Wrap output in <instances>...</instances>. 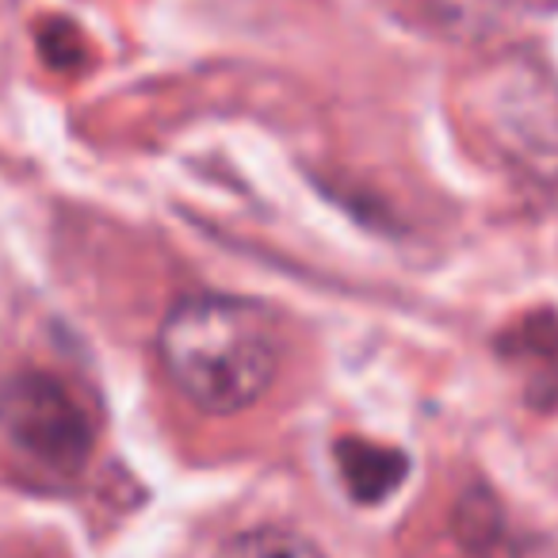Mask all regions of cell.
Returning <instances> with one entry per match:
<instances>
[{
    "label": "cell",
    "mask_w": 558,
    "mask_h": 558,
    "mask_svg": "<svg viewBox=\"0 0 558 558\" xmlns=\"http://www.w3.org/2000/svg\"><path fill=\"white\" fill-rule=\"evenodd\" d=\"M0 433L47 471H81L93 456V421L62 379L16 372L0 383Z\"/></svg>",
    "instance_id": "3"
},
{
    "label": "cell",
    "mask_w": 558,
    "mask_h": 558,
    "mask_svg": "<svg viewBox=\"0 0 558 558\" xmlns=\"http://www.w3.org/2000/svg\"><path fill=\"white\" fill-rule=\"evenodd\" d=\"M337 466H341V478L349 486V494L364 505H375L383 497H390L402 486L405 471H410V459L398 448H383V444L360 440V436H344L333 448Z\"/></svg>",
    "instance_id": "4"
},
{
    "label": "cell",
    "mask_w": 558,
    "mask_h": 558,
    "mask_svg": "<svg viewBox=\"0 0 558 558\" xmlns=\"http://www.w3.org/2000/svg\"><path fill=\"white\" fill-rule=\"evenodd\" d=\"M471 116L520 177L558 184V77L527 58L489 65L471 85Z\"/></svg>",
    "instance_id": "2"
},
{
    "label": "cell",
    "mask_w": 558,
    "mask_h": 558,
    "mask_svg": "<svg viewBox=\"0 0 558 558\" xmlns=\"http://www.w3.org/2000/svg\"><path fill=\"white\" fill-rule=\"evenodd\" d=\"M451 20H474V16H486L494 9V0H436Z\"/></svg>",
    "instance_id": "6"
},
{
    "label": "cell",
    "mask_w": 558,
    "mask_h": 558,
    "mask_svg": "<svg viewBox=\"0 0 558 558\" xmlns=\"http://www.w3.org/2000/svg\"><path fill=\"white\" fill-rule=\"evenodd\" d=\"M157 356L172 387L195 410L230 417L260 402L276 383V318L248 299H184L165 314Z\"/></svg>",
    "instance_id": "1"
},
{
    "label": "cell",
    "mask_w": 558,
    "mask_h": 558,
    "mask_svg": "<svg viewBox=\"0 0 558 558\" xmlns=\"http://www.w3.org/2000/svg\"><path fill=\"white\" fill-rule=\"evenodd\" d=\"M218 558H329L311 535L291 527H253L218 550Z\"/></svg>",
    "instance_id": "5"
}]
</instances>
